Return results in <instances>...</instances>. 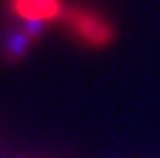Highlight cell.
<instances>
[{
    "label": "cell",
    "mask_w": 160,
    "mask_h": 158,
    "mask_svg": "<svg viewBox=\"0 0 160 158\" xmlns=\"http://www.w3.org/2000/svg\"><path fill=\"white\" fill-rule=\"evenodd\" d=\"M63 22L67 27L78 37L82 43L94 48H102L111 44L112 41V27L104 17L97 16L80 7H70L63 14Z\"/></svg>",
    "instance_id": "1"
},
{
    "label": "cell",
    "mask_w": 160,
    "mask_h": 158,
    "mask_svg": "<svg viewBox=\"0 0 160 158\" xmlns=\"http://www.w3.org/2000/svg\"><path fill=\"white\" fill-rule=\"evenodd\" d=\"M12 14L26 24H46L63 19L65 7L62 0H9Z\"/></svg>",
    "instance_id": "2"
}]
</instances>
